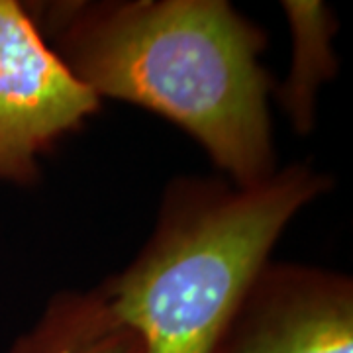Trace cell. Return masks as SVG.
Instances as JSON below:
<instances>
[{
  "instance_id": "cell-4",
  "label": "cell",
  "mask_w": 353,
  "mask_h": 353,
  "mask_svg": "<svg viewBox=\"0 0 353 353\" xmlns=\"http://www.w3.org/2000/svg\"><path fill=\"white\" fill-rule=\"evenodd\" d=\"M218 353H353L352 279L267 261Z\"/></svg>"
},
{
  "instance_id": "cell-3",
  "label": "cell",
  "mask_w": 353,
  "mask_h": 353,
  "mask_svg": "<svg viewBox=\"0 0 353 353\" xmlns=\"http://www.w3.org/2000/svg\"><path fill=\"white\" fill-rule=\"evenodd\" d=\"M99 108L101 99L51 50L32 12L0 0V179L34 183L39 157Z\"/></svg>"
},
{
  "instance_id": "cell-5",
  "label": "cell",
  "mask_w": 353,
  "mask_h": 353,
  "mask_svg": "<svg viewBox=\"0 0 353 353\" xmlns=\"http://www.w3.org/2000/svg\"><path fill=\"white\" fill-rule=\"evenodd\" d=\"M10 353H141V345L138 336L114 318L97 289L59 294Z\"/></svg>"
},
{
  "instance_id": "cell-2",
  "label": "cell",
  "mask_w": 353,
  "mask_h": 353,
  "mask_svg": "<svg viewBox=\"0 0 353 353\" xmlns=\"http://www.w3.org/2000/svg\"><path fill=\"white\" fill-rule=\"evenodd\" d=\"M328 187L299 163L253 187L176 179L138 257L99 287L104 303L141 353H218L279 236Z\"/></svg>"
},
{
  "instance_id": "cell-6",
  "label": "cell",
  "mask_w": 353,
  "mask_h": 353,
  "mask_svg": "<svg viewBox=\"0 0 353 353\" xmlns=\"http://www.w3.org/2000/svg\"><path fill=\"white\" fill-rule=\"evenodd\" d=\"M292 34V65L287 81L279 87V104L299 134L314 126L318 88L336 73V51L332 48L338 22L322 2H283Z\"/></svg>"
},
{
  "instance_id": "cell-1",
  "label": "cell",
  "mask_w": 353,
  "mask_h": 353,
  "mask_svg": "<svg viewBox=\"0 0 353 353\" xmlns=\"http://www.w3.org/2000/svg\"><path fill=\"white\" fill-rule=\"evenodd\" d=\"M36 24L99 99L163 116L238 187L277 173L263 30L224 0L55 2Z\"/></svg>"
}]
</instances>
